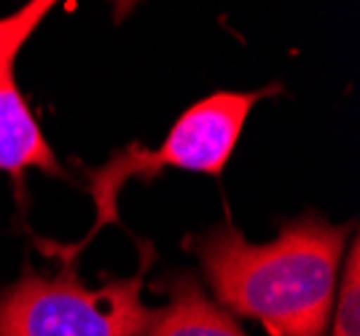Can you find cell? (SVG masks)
<instances>
[{"label":"cell","instance_id":"obj_1","mask_svg":"<svg viewBox=\"0 0 360 336\" xmlns=\"http://www.w3.org/2000/svg\"><path fill=\"white\" fill-rule=\"evenodd\" d=\"M349 231L304 215L253 245L224 224L196 243V256L229 315L253 318L269 336H326Z\"/></svg>","mask_w":360,"mask_h":336},{"label":"cell","instance_id":"obj_2","mask_svg":"<svg viewBox=\"0 0 360 336\" xmlns=\"http://www.w3.org/2000/svg\"><path fill=\"white\" fill-rule=\"evenodd\" d=\"M274 92H280L277 84L258 92H215L186 108L159 146L148 148L140 143H129L121 151L110 153L105 164L86 169L89 194L97 210L94 226L81 243L62 245V247L46 245L41 250L57 253L62 264H73L75 256L84 253L86 245L108 224L119 221L116 205H119L121 188L135 178L153 181L165 169H186V172H202V175L218 178L240 143L242 127L248 122L250 110Z\"/></svg>","mask_w":360,"mask_h":336},{"label":"cell","instance_id":"obj_3","mask_svg":"<svg viewBox=\"0 0 360 336\" xmlns=\"http://www.w3.org/2000/svg\"><path fill=\"white\" fill-rule=\"evenodd\" d=\"M108 280L100 288L81 283L73 264L44 277L25 264L22 277L0 293V336H143L156 309L143 304V275Z\"/></svg>","mask_w":360,"mask_h":336},{"label":"cell","instance_id":"obj_4","mask_svg":"<svg viewBox=\"0 0 360 336\" xmlns=\"http://www.w3.org/2000/svg\"><path fill=\"white\" fill-rule=\"evenodd\" d=\"M51 8V0H32L14 14L0 16V172L14 178L19 194L25 188L27 169H41L46 175L68 181L41 127L35 124L27 100L22 97L14 73L22 46L30 41Z\"/></svg>","mask_w":360,"mask_h":336},{"label":"cell","instance_id":"obj_5","mask_svg":"<svg viewBox=\"0 0 360 336\" xmlns=\"http://www.w3.org/2000/svg\"><path fill=\"white\" fill-rule=\"evenodd\" d=\"M143 336H248L221 304L210 302L191 275L169 280V304Z\"/></svg>","mask_w":360,"mask_h":336},{"label":"cell","instance_id":"obj_6","mask_svg":"<svg viewBox=\"0 0 360 336\" xmlns=\"http://www.w3.org/2000/svg\"><path fill=\"white\" fill-rule=\"evenodd\" d=\"M330 336H360V247L349 245V259L345 266V280L339 288L336 318Z\"/></svg>","mask_w":360,"mask_h":336}]
</instances>
